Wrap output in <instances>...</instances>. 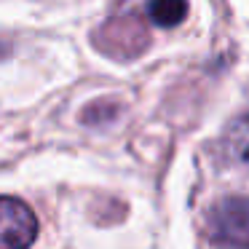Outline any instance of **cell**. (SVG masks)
<instances>
[{"label":"cell","mask_w":249,"mask_h":249,"mask_svg":"<svg viewBox=\"0 0 249 249\" xmlns=\"http://www.w3.org/2000/svg\"><path fill=\"white\" fill-rule=\"evenodd\" d=\"M209 236L231 249H249V196H228L209 212Z\"/></svg>","instance_id":"cell-1"},{"label":"cell","mask_w":249,"mask_h":249,"mask_svg":"<svg viewBox=\"0 0 249 249\" xmlns=\"http://www.w3.org/2000/svg\"><path fill=\"white\" fill-rule=\"evenodd\" d=\"M38 238V217L14 196H0V249H30Z\"/></svg>","instance_id":"cell-2"},{"label":"cell","mask_w":249,"mask_h":249,"mask_svg":"<svg viewBox=\"0 0 249 249\" xmlns=\"http://www.w3.org/2000/svg\"><path fill=\"white\" fill-rule=\"evenodd\" d=\"M222 150L231 163L249 172V113L238 115L228 124L225 134H222Z\"/></svg>","instance_id":"cell-3"},{"label":"cell","mask_w":249,"mask_h":249,"mask_svg":"<svg viewBox=\"0 0 249 249\" xmlns=\"http://www.w3.org/2000/svg\"><path fill=\"white\" fill-rule=\"evenodd\" d=\"M150 19L158 27H177L185 17H188V3H179V0H156L147 6Z\"/></svg>","instance_id":"cell-4"}]
</instances>
